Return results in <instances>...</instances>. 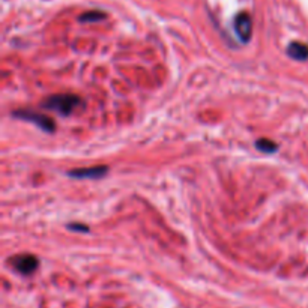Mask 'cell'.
Returning <instances> with one entry per match:
<instances>
[{"mask_svg": "<svg viewBox=\"0 0 308 308\" xmlns=\"http://www.w3.org/2000/svg\"><path fill=\"white\" fill-rule=\"evenodd\" d=\"M14 117L27 120V122H32V123L38 125L41 130H44V131H47V133H53V131H55V122H53L50 117H47V116L37 115V113H32V112H24V110H21V112H15V113H14Z\"/></svg>", "mask_w": 308, "mask_h": 308, "instance_id": "obj_3", "label": "cell"}, {"mask_svg": "<svg viewBox=\"0 0 308 308\" xmlns=\"http://www.w3.org/2000/svg\"><path fill=\"white\" fill-rule=\"evenodd\" d=\"M107 17L104 12H101V11H89V12H84V14H81L80 15V21H83V23H94V21H101V20H104Z\"/></svg>", "mask_w": 308, "mask_h": 308, "instance_id": "obj_8", "label": "cell"}, {"mask_svg": "<svg viewBox=\"0 0 308 308\" xmlns=\"http://www.w3.org/2000/svg\"><path fill=\"white\" fill-rule=\"evenodd\" d=\"M11 265L20 274L30 275V274H33L35 270L38 269L39 260L32 254H21V256L11 259Z\"/></svg>", "mask_w": 308, "mask_h": 308, "instance_id": "obj_2", "label": "cell"}, {"mask_svg": "<svg viewBox=\"0 0 308 308\" xmlns=\"http://www.w3.org/2000/svg\"><path fill=\"white\" fill-rule=\"evenodd\" d=\"M287 55L295 60H307L308 47L302 42H292L287 47Z\"/></svg>", "mask_w": 308, "mask_h": 308, "instance_id": "obj_6", "label": "cell"}, {"mask_svg": "<svg viewBox=\"0 0 308 308\" xmlns=\"http://www.w3.org/2000/svg\"><path fill=\"white\" fill-rule=\"evenodd\" d=\"M256 148H257L259 151L265 152V154H274V152L278 149V146H277L274 141L268 140V138H260V140H257V141H256Z\"/></svg>", "mask_w": 308, "mask_h": 308, "instance_id": "obj_7", "label": "cell"}, {"mask_svg": "<svg viewBox=\"0 0 308 308\" xmlns=\"http://www.w3.org/2000/svg\"><path fill=\"white\" fill-rule=\"evenodd\" d=\"M80 104V98L71 94H63V95H55L44 101V107L55 110L60 115L68 116L76 107Z\"/></svg>", "mask_w": 308, "mask_h": 308, "instance_id": "obj_1", "label": "cell"}, {"mask_svg": "<svg viewBox=\"0 0 308 308\" xmlns=\"http://www.w3.org/2000/svg\"><path fill=\"white\" fill-rule=\"evenodd\" d=\"M71 230H76V231H87L89 229L86 227V226H83V224H69L68 226Z\"/></svg>", "mask_w": 308, "mask_h": 308, "instance_id": "obj_9", "label": "cell"}, {"mask_svg": "<svg viewBox=\"0 0 308 308\" xmlns=\"http://www.w3.org/2000/svg\"><path fill=\"white\" fill-rule=\"evenodd\" d=\"M234 32L239 37L242 42H248L251 38V30H252V23L251 17L247 12H241L234 19Z\"/></svg>", "mask_w": 308, "mask_h": 308, "instance_id": "obj_4", "label": "cell"}, {"mask_svg": "<svg viewBox=\"0 0 308 308\" xmlns=\"http://www.w3.org/2000/svg\"><path fill=\"white\" fill-rule=\"evenodd\" d=\"M108 173L107 166H95L89 169H76L68 172V174L74 179H101Z\"/></svg>", "mask_w": 308, "mask_h": 308, "instance_id": "obj_5", "label": "cell"}]
</instances>
